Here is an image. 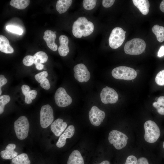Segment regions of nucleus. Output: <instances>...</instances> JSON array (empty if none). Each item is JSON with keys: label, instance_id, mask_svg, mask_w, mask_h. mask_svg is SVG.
<instances>
[{"label": "nucleus", "instance_id": "25", "mask_svg": "<svg viewBox=\"0 0 164 164\" xmlns=\"http://www.w3.org/2000/svg\"><path fill=\"white\" fill-rule=\"evenodd\" d=\"M29 0H12L10 2V4L18 9H23L29 5Z\"/></svg>", "mask_w": 164, "mask_h": 164}, {"label": "nucleus", "instance_id": "41", "mask_svg": "<svg viewBox=\"0 0 164 164\" xmlns=\"http://www.w3.org/2000/svg\"><path fill=\"white\" fill-rule=\"evenodd\" d=\"M157 55L159 57H161L164 55V46H162L160 47L158 51Z\"/></svg>", "mask_w": 164, "mask_h": 164}, {"label": "nucleus", "instance_id": "12", "mask_svg": "<svg viewBox=\"0 0 164 164\" xmlns=\"http://www.w3.org/2000/svg\"><path fill=\"white\" fill-rule=\"evenodd\" d=\"M74 76L78 81L82 83L88 81L90 78V73L87 67L83 64L76 65L73 68Z\"/></svg>", "mask_w": 164, "mask_h": 164}, {"label": "nucleus", "instance_id": "17", "mask_svg": "<svg viewBox=\"0 0 164 164\" xmlns=\"http://www.w3.org/2000/svg\"><path fill=\"white\" fill-rule=\"evenodd\" d=\"M59 40L60 46L58 49V53L60 56H66L69 52L68 46V38L65 35H61L59 37Z\"/></svg>", "mask_w": 164, "mask_h": 164}, {"label": "nucleus", "instance_id": "2", "mask_svg": "<svg viewBox=\"0 0 164 164\" xmlns=\"http://www.w3.org/2000/svg\"><path fill=\"white\" fill-rule=\"evenodd\" d=\"M145 48L146 43L143 39L135 38L125 43L124 50L125 53L128 54L138 55L143 53Z\"/></svg>", "mask_w": 164, "mask_h": 164}, {"label": "nucleus", "instance_id": "45", "mask_svg": "<svg viewBox=\"0 0 164 164\" xmlns=\"http://www.w3.org/2000/svg\"><path fill=\"white\" fill-rule=\"evenodd\" d=\"M1 94H2V91H1V88H0V95Z\"/></svg>", "mask_w": 164, "mask_h": 164}, {"label": "nucleus", "instance_id": "29", "mask_svg": "<svg viewBox=\"0 0 164 164\" xmlns=\"http://www.w3.org/2000/svg\"><path fill=\"white\" fill-rule=\"evenodd\" d=\"M155 80L158 85L159 86L164 85V70L160 71L157 74Z\"/></svg>", "mask_w": 164, "mask_h": 164}, {"label": "nucleus", "instance_id": "47", "mask_svg": "<svg viewBox=\"0 0 164 164\" xmlns=\"http://www.w3.org/2000/svg\"><path fill=\"white\" fill-rule=\"evenodd\" d=\"M54 32L55 33H56V31H54Z\"/></svg>", "mask_w": 164, "mask_h": 164}, {"label": "nucleus", "instance_id": "20", "mask_svg": "<svg viewBox=\"0 0 164 164\" xmlns=\"http://www.w3.org/2000/svg\"><path fill=\"white\" fill-rule=\"evenodd\" d=\"M0 51L5 53H12L14 51L8 39L2 35L0 36Z\"/></svg>", "mask_w": 164, "mask_h": 164}, {"label": "nucleus", "instance_id": "43", "mask_svg": "<svg viewBox=\"0 0 164 164\" xmlns=\"http://www.w3.org/2000/svg\"><path fill=\"white\" fill-rule=\"evenodd\" d=\"M159 8L162 12H164V0H162L159 6Z\"/></svg>", "mask_w": 164, "mask_h": 164}, {"label": "nucleus", "instance_id": "15", "mask_svg": "<svg viewBox=\"0 0 164 164\" xmlns=\"http://www.w3.org/2000/svg\"><path fill=\"white\" fill-rule=\"evenodd\" d=\"M75 132V128L73 125H70L65 130L64 133L61 134L57 141L56 145L58 148L64 146L66 143V139L73 137Z\"/></svg>", "mask_w": 164, "mask_h": 164}, {"label": "nucleus", "instance_id": "39", "mask_svg": "<svg viewBox=\"0 0 164 164\" xmlns=\"http://www.w3.org/2000/svg\"><path fill=\"white\" fill-rule=\"evenodd\" d=\"M37 94V92L35 90H32L30 91L29 92V95L31 98L32 100H33L35 98Z\"/></svg>", "mask_w": 164, "mask_h": 164}, {"label": "nucleus", "instance_id": "30", "mask_svg": "<svg viewBox=\"0 0 164 164\" xmlns=\"http://www.w3.org/2000/svg\"><path fill=\"white\" fill-rule=\"evenodd\" d=\"M6 28L8 31L19 35H22L23 32L21 28L13 25H8Z\"/></svg>", "mask_w": 164, "mask_h": 164}, {"label": "nucleus", "instance_id": "37", "mask_svg": "<svg viewBox=\"0 0 164 164\" xmlns=\"http://www.w3.org/2000/svg\"><path fill=\"white\" fill-rule=\"evenodd\" d=\"M7 82V80L3 75H0V88L3 85L5 84Z\"/></svg>", "mask_w": 164, "mask_h": 164}, {"label": "nucleus", "instance_id": "6", "mask_svg": "<svg viewBox=\"0 0 164 164\" xmlns=\"http://www.w3.org/2000/svg\"><path fill=\"white\" fill-rule=\"evenodd\" d=\"M108 141L115 148L121 149L126 145L128 138L125 134L116 130L111 131L108 135Z\"/></svg>", "mask_w": 164, "mask_h": 164}, {"label": "nucleus", "instance_id": "3", "mask_svg": "<svg viewBox=\"0 0 164 164\" xmlns=\"http://www.w3.org/2000/svg\"><path fill=\"white\" fill-rule=\"evenodd\" d=\"M144 128L145 141L149 143L156 142L160 135L159 128L156 123L151 120L147 121L144 124Z\"/></svg>", "mask_w": 164, "mask_h": 164}, {"label": "nucleus", "instance_id": "44", "mask_svg": "<svg viewBox=\"0 0 164 164\" xmlns=\"http://www.w3.org/2000/svg\"><path fill=\"white\" fill-rule=\"evenodd\" d=\"M98 164H110V162L107 160H104Z\"/></svg>", "mask_w": 164, "mask_h": 164}, {"label": "nucleus", "instance_id": "23", "mask_svg": "<svg viewBox=\"0 0 164 164\" xmlns=\"http://www.w3.org/2000/svg\"><path fill=\"white\" fill-rule=\"evenodd\" d=\"M33 62L35 65L39 63H46L48 60L47 54L43 51H39L33 56Z\"/></svg>", "mask_w": 164, "mask_h": 164}, {"label": "nucleus", "instance_id": "10", "mask_svg": "<svg viewBox=\"0 0 164 164\" xmlns=\"http://www.w3.org/2000/svg\"><path fill=\"white\" fill-rule=\"evenodd\" d=\"M101 100L104 104H114L117 102L118 96L113 89L106 86L102 89L100 95Z\"/></svg>", "mask_w": 164, "mask_h": 164}, {"label": "nucleus", "instance_id": "19", "mask_svg": "<svg viewBox=\"0 0 164 164\" xmlns=\"http://www.w3.org/2000/svg\"><path fill=\"white\" fill-rule=\"evenodd\" d=\"M67 164H84V159L78 150H74L71 152Z\"/></svg>", "mask_w": 164, "mask_h": 164}, {"label": "nucleus", "instance_id": "42", "mask_svg": "<svg viewBox=\"0 0 164 164\" xmlns=\"http://www.w3.org/2000/svg\"><path fill=\"white\" fill-rule=\"evenodd\" d=\"M36 68L39 70H42L44 68V65L42 63H39L35 65Z\"/></svg>", "mask_w": 164, "mask_h": 164}, {"label": "nucleus", "instance_id": "32", "mask_svg": "<svg viewBox=\"0 0 164 164\" xmlns=\"http://www.w3.org/2000/svg\"><path fill=\"white\" fill-rule=\"evenodd\" d=\"M23 64L27 66L32 65L33 63V56L30 55L25 56L22 60Z\"/></svg>", "mask_w": 164, "mask_h": 164}, {"label": "nucleus", "instance_id": "40", "mask_svg": "<svg viewBox=\"0 0 164 164\" xmlns=\"http://www.w3.org/2000/svg\"><path fill=\"white\" fill-rule=\"evenodd\" d=\"M29 92L24 95L25 96V102L27 104H30L32 102V100L29 95Z\"/></svg>", "mask_w": 164, "mask_h": 164}, {"label": "nucleus", "instance_id": "26", "mask_svg": "<svg viewBox=\"0 0 164 164\" xmlns=\"http://www.w3.org/2000/svg\"><path fill=\"white\" fill-rule=\"evenodd\" d=\"M153 106L157 110V112L160 114L164 115V96L159 97L156 102L152 104Z\"/></svg>", "mask_w": 164, "mask_h": 164}, {"label": "nucleus", "instance_id": "38", "mask_svg": "<svg viewBox=\"0 0 164 164\" xmlns=\"http://www.w3.org/2000/svg\"><path fill=\"white\" fill-rule=\"evenodd\" d=\"M21 89L22 93L24 95L30 91V87L28 85L24 84L22 86Z\"/></svg>", "mask_w": 164, "mask_h": 164}, {"label": "nucleus", "instance_id": "21", "mask_svg": "<svg viewBox=\"0 0 164 164\" xmlns=\"http://www.w3.org/2000/svg\"><path fill=\"white\" fill-rule=\"evenodd\" d=\"M72 2L71 0H59L56 2V9L59 13L65 12L71 5Z\"/></svg>", "mask_w": 164, "mask_h": 164}, {"label": "nucleus", "instance_id": "1", "mask_svg": "<svg viewBox=\"0 0 164 164\" xmlns=\"http://www.w3.org/2000/svg\"><path fill=\"white\" fill-rule=\"evenodd\" d=\"M94 29V25L92 22L88 21L84 17H81L73 23L72 32L75 37L80 38L82 36L86 37L91 35Z\"/></svg>", "mask_w": 164, "mask_h": 164}, {"label": "nucleus", "instance_id": "46", "mask_svg": "<svg viewBox=\"0 0 164 164\" xmlns=\"http://www.w3.org/2000/svg\"><path fill=\"white\" fill-rule=\"evenodd\" d=\"M162 146H163V147L164 148V142H163Z\"/></svg>", "mask_w": 164, "mask_h": 164}, {"label": "nucleus", "instance_id": "24", "mask_svg": "<svg viewBox=\"0 0 164 164\" xmlns=\"http://www.w3.org/2000/svg\"><path fill=\"white\" fill-rule=\"evenodd\" d=\"M12 162L14 164H30L31 162L26 153L21 154L12 159Z\"/></svg>", "mask_w": 164, "mask_h": 164}, {"label": "nucleus", "instance_id": "4", "mask_svg": "<svg viewBox=\"0 0 164 164\" xmlns=\"http://www.w3.org/2000/svg\"><path fill=\"white\" fill-rule=\"evenodd\" d=\"M111 74L115 79L127 80H133L137 76V72L134 69L124 66L115 68L112 70Z\"/></svg>", "mask_w": 164, "mask_h": 164}, {"label": "nucleus", "instance_id": "36", "mask_svg": "<svg viewBox=\"0 0 164 164\" xmlns=\"http://www.w3.org/2000/svg\"><path fill=\"white\" fill-rule=\"evenodd\" d=\"M136 164H149L147 159L144 157H140L137 160Z\"/></svg>", "mask_w": 164, "mask_h": 164}, {"label": "nucleus", "instance_id": "34", "mask_svg": "<svg viewBox=\"0 0 164 164\" xmlns=\"http://www.w3.org/2000/svg\"><path fill=\"white\" fill-rule=\"evenodd\" d=\"M40 85L42 88L46 90L50 89V87L49 81L46 78L44 79L40 83Z\"/></svg>", "mask_w": 164, "mask_h": 164}, {"label": "nucleus", "instance_id": "28", "mask_svg": "<svg viewBox=\"0 0 164 164\" xmlns=\"http://www.w3.org/2000/svg\"><path fill=\"white\" fill-rule=\"evenodd\" d=\"M96 0H84L83 2V5L85 9L90 10L94 8L96 4Z\"/></svg>", "mask_w": 164, "mask_h": 164}, {"label": "nucleus", "instance_id": "8", "mask_svg": "<svg viewBox=\"0 0 164 164\" xmlns=\"http://www.w3.org/2000/svg\"><path fill=\"white\" fill-rule=\"evenodd\" d=\"M53 120V111L51 107L48 104L42 106L40 116V122L42 127L46 128L52 124Z\"/></svg>", "mask_w": 164, "mask_h": 164}, {"label": "nucleus", "instance_id": "16", "mask_svg": "<svg viewBox=\"0 0 164 164\" xmlns=\"http://www.w3.org/2000/svg\"><path fill=\"white\" fill-rule=\"evenodd\" d=\"M16 145L13 143H10L6 146L5 150L1 151L0 155L1 157L5 159H13L17 155V153L14 150Z\"/></svg>", "mask_w": 164, "mask_h": 164}, {"label": "nucleus", "instance_id": "5", "mask_svg": "<svg viewBox=\"0 0 164 164\" xmlns=\"http://www.w3.org/2000/svg\"><path fill=\"white\" fill-rule=\"evenodd\" d=\"M29 126L28 120L24 116H20L15 121L14 130L18 138L22 140L27 137Z\"/></svg>", "mask_w": 164, "mask_h": 164}, {"label": "nucleus", "instance_id": "33", "mask_svg": "<svg viewBox=\"0 0 164 164\" xmlns=\"http://www.w3.org/2000/svg\"><path fill=\"white\" fill-rule=\"evenodd\" d=\"M137 159L135 156L131 155L128 156L125 164H136Z\"/></svg>", "mask_w": 164, "mask_h": 164}, {"label": "nucleus", "instance_id": "7", "mask_svg": "<svg viewBox=\"0 0 164 164\" xmlns=\"http://www.w3.org/2000/svg\"><path fill=\"white\" fill-rule=\"evenodd\" d=\"M126 32L120 27L114 28L110 35L108 41L110 47L116 49L120 47L124 42L125 38Z\"/></svg>", "mask_w": 164, "mask_h": 164}, {"label": "nucleus", "instance_id": "11", "mask_svg": "<svg viewBox=\"0 0 164 164\" xmlns=\"http://www.w3.org/2000/svg\"><path fill=\"white\" fill-rule=\"evenodd\" d=\"M105 116V112L95 106L92 107L89 112V117L91 123L97 126L103 122Z\"/></svg>", "mask_w": 164, "mask_h": 164}, {"label": "nucleus", "instance_id": "22", "mask_svg": "<svg viewBox=\"0 0 164 164\" xmlns=\"http://www.w3.org/2000/svg\"><path fill=\"white\" fill-rule=\"evenodd\" d=\"M152 30L159 42L161 43L164 41V27L163 26L155 25L152 27Z\"/></svg>", "mask_w": 164, "mask_h": 164}, {"label": "nucleus", "instance_id": "13", "mask_svg": "<svg viewBox=\"0 0 164 164\" xmlns=\"http://www.w3.org/2000/svg\"><path fill=\"white\" fill-rule=\"evenodd\" d=\"M43 39L46 41L47 46L53 51H56L58 46L55 43L56 35L54 32L50 30L45 31Z\"/></svg>", "mask_w": 164, "mask_h": 164}, {"label": "nucleus", "instance_id": "35", "mask_svg": "<svg viewBox=\"0 0 164 164\" xmlns=\"http://www.w3.org/2000/svg\"><path fill=\"white\" fill-rule=\"evenodd\" d=\"M114 1V0H103L102 4L104 7L109 8L112 5Z\"/></svg>", "mask_w": 164, "mask_h": 164}, {"label": "nucleus", "instance_id": "31", "mask_svg": "<svg viewBox=\"0 0 164 164\" xmlns=\"http://www.w3.org/2000/svg\"><path fill=\"white\" fill-rule=\"evenodd\" d=\"M48 73L46 71L39 73L35 76V80L39 83H40L48 76Z\"/></svg>", "mask_w": 164, "mask_h": 164}, {"label": "nucleus", "instance_id": "9", "mask_svg": "<svg viewBox=\"0 0 164 164\" xmlns=\"http://www.w3.org/2000/svg\"><path fill=\"white\" fill-rule=\"evenodd\" d=\"M55 101L56 105L60 107H64L70 105L72 102L70 96L65 90L62 87L58 88L54 95Z\"/></svg>", "mask_w": 164, "mask_h": 164}, {"label": "nucleus", "instance_id": "48", "mask_svg": "<svg viewBox=\"0 0 164 164\" xmlns=\"http://www.w3.org/2000/svg\"><path fill=\"white\" fill-rule=\"evenodd\" d=\"M11 164H13V163L12 162H11Z\"/></svg>", "mask_w": 164, "mask_h": 164}, {"label": "nucleus", "instance_id": "14", "mask_svg": "<svg viewBox=\"0 0 164 164\" xmlns=\"http://www.w3.org/2000/svg\"><path fill=\"white\" fill-rule=\"evenodd\" d=\"M67 126L66 122H63L61 118H58L51 124L50 128L54 134L57 136H60Z\"/></svg>", "mask_w": 164, "mask_h": 164}, {"label": "nucleus", "instance_id": "18", "mask_svg": "<svg viewBox=\"0 0 164 164\" xmlns=\"http://www.w3.org/2000/svg\"><path fill=\"white\" fill-rule=\"evenodd\" d=\"M134 5L144 15H147L149 12L150 3L147 0H133Z\"/></svg>", "mask_w": 164, "mask_h": 164}, {"label": "nucleus", "instance_id": "27", "mask_svg": "<svg viewBox=\"0 0 164 164\" xmlns=\"http://www.w3.org/2000/svg\"><path fill=\"white\" fill-rule=\"evenodd\" d=\"M10 97L8 95H3L0 97V114H2L4 111L5 105L8 103Z\"/></svg>", "mask_w": 164, "mask_h": 164}]
</instances>
